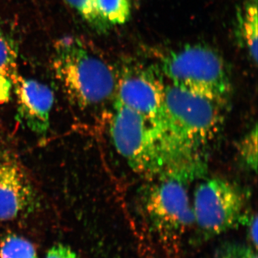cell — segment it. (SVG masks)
Wrapping results in <instances>:
<instances>
[{
	"label": "cell",
	"instance_id": "6da1fadb",
	"mask_svg": "<svg viewBox=\"0 0 258 258\" xmlns=\"http://www.w3.org/2000/svg\"><path fill=\"white\" fill-rule=\"evenodd\" d=\"M225 106L166 83L156 130L165 155L166 169L201 171L202 151L218 133Z\"/></svg>",
	"mask_w": 258,
	"mask_h": 258
},
{
	"label": "cell",
	"instance_id": "7a4b0ae2",
	"mask_svg": "<svg viewBox=\"0 0 258 258\" xmlns=\"http://www.w3.org/2000/svg\"><path fill=\"white\" fill-rule=\"evenodd\" d=\"M52 64L70 102L81 111L94 109L115 98L118 74L82 39L68 36L57 40Z\"/></svg>",
	"mask_w": 258,
	"mask_h": 258
},
{
	"label": "cell",
	"instance_id": "3957f363",
	"mask_svg": "<svg viewBox=\"0 0 258 258\" xmlns=\"http://www.w3.org/2000/svg\"><path fill=\"white\" fill-rule=\"evenodd\" d=\"M169 84L200 95L225 106L232 86L228 70L221 56L202 44H187L160 57L158 64Z\"/></svg>",
	"mask_w": 258,
	"mask_h": 258
},
{
	"label": "cell",
	"instance_id": "277c9868",
	"mask_svg": "<svg viewBox=\"0 0 258 258\" xmlns=\"http://www.w3.org/2000/svg\"><path fill=\"white\" fill-rule=\"evenodd\" d=\"M196 176L181 169H167L144 190L141 206L144 217L161 235H181L195 223L187 183Z\"/></svg>",
	"mask_w": 258,
	"mask_h": 258
},
{
	"label": "cell",
	"instance_id": "5b68a950",
	"mask_svg": "<svg viewBox=\"0 0 258 258\" xmlns=\"http://www.w3.org/2000/svg\"><path fill=\"white\" fill-rule=\"evenodd\" d=\"M110 134L115 150L135 172L154 178L165 170L160 137L144 115L114 101Z\"/></svg>",
	"mask_w": 258,
	"mask_h": 258
},
{
	"label": "cell",
	"instance_id": "8992f818",
	"mask_svg": "<svg viewBox=\"0 0 258 258\" xmlns=\"http://www.w3.org/2000/svg\"><path fill=\"white\" fill-rule=\"evenodd\" d=\"M195 223L207 235H217L242 225L247 216V197L228 180L208 178L197 186L193 197Z\"/></svg>",
	"mask_w": 258,
	"mask_h": 258
},
{
	"label": "cell",
	"instance_id": "52a82bcc",
	"mask_svg": "<svg viewBox=\"0 0 258 258\" xmlns=\"http://www.w3.org/2000/svg\"><path fill=\"white\" fill-rule=\"evenodd\" d=\"M117 79L115 102L140 113L157 126L164 103L166 83L157 66L129 60Z\"/></svg>",
	"mask_w": 258,
	"mask_h": 258
},
{
	"label": "cell",
	"instance_id": "ba28073f",
	"mask_svg": "<svg viewBox=\"0 0 258 258\" xmlns=\"http://www.w3.org/2000/svg\"><path fill=\"white\" fill-rule=\"evenodd\" d=\"M36 191L23 166L13 158H0V220L11 221L35 206Z\"/></svg>",
	"mask_w": 258,
	"mask_h": 258
},
{
	"label": "cell",
	"instance_id": "9c48e42d",
	"mask_svg": "<svg viewBox=\"0 0 258 258\" xmlns=\"http://www.w3.org/2000/svg\"><path fill=\"white\" fill-rule=\"evenodd\" d=\"M13 92L16 98L19 121L36 135H46L54 103L52 90L36 80L19 76Z\"/></svg>",
	"mask_w": 258,
	"mask_h": 258
},
{
	"label": "cell",
	"instance_id": "30bf717a",
	"mask_svg": "<svg viewBox=\"0 0 258 258\" xmlns=\"http://www.w3.org/2000/svg\"><path fill=\"white\" fill-rule=\"evenodd\" d=\"M18 76V54L0 29V104L10 101Z\"/></svg>",
	"mask_w": 258,
	"mask_h": 258
},
{
	"label": "cell",
	"instance_id": "8fae6325",
	"mask_svg": "<svg viewBox=\"0 0 258 258\" xmlns=\"http://www.w3.org/2000/svg\"><path fill=\"white\" fill-rule=\"evenodd\" d=\"M242 40L254 64L257 62V3H249L240 18Z\"/></svg>",
	"mask_w": 258,
	"mask_h": 258
},
{
	"label": "cell",
	"instance_id": "7c38bea8",
	"mask_svg": "<svg viewBox=\"0 0 258 258\" xmlns=\"http://www.w3.org/2000/svg\"><path fill=\"white\" fill-rule=\"evenodd\" d=\"M97 10L108 25H122L131 16L129 0H95Z\"/></svg>",
	"mask_w": 258,
	"mask_h": 258
},
{
	"label": "cell",
	"instance_id": "4fadbf2b",
	"mask_svg": "<svg viewBox=\"0 0 258 258\" xmlns=\"http://www.w3.org/2000/svg\"><path fill=\"white\" fill-rule=\"evenodd\" d=\"M0 258H38L33 244L14 234L7 235L0 242Z\"/></svg>",
	"mask_w": 258,
	"mask_h": 258
},
{
	"label": "cell",
	"instance_id": "5bb4252c",
	"mask_svg": "<svg viewBox=\"0 0 258 258\" xmlns=\"http://www.w3.org/2000/svg\"><path fill=\"white\" fill-rule=\"evenodd\" d=\"M74 8L81 18L88 24L98 30H104L108 26V24L102 19L97 10L95 0H66Z\"/></svg>",
	"mask_w": 258,
	"mask_h": 258
},
{
	"label": "cell",
	"instance_id": "9a60e30c",
	"mask_svg": "<svg viewBox=\"0 0 258 258\" xmlns=\"http://www.w3.org/2000/svg\"><path fill=\"white\" fill-rule=\"evenodd\" d=\"M241 160L249 169L256 172L257 168V127L254 128L244 136L239 147Z\"/></svg>",
	"mask_w": 258,
	"mask_h": 258
},
{
	"label": "cell",
	"instance_id": "2e32d148",
	"mask_svg": "<svg viewBox=\"0 0 258 258\" xmlns=\"http://www.w3.org/2000/svg\"><path fill=\"white\" fill-rule=\"evenodd\" d=\"M216 258H257V249L251 244L227 242L217 249Z\"/></svg>",
	"mask_w": 258,
	"mask_h": 258
},
{
	"label": "cell",
	"instance_id": "e0dca14e",
	"mask_svg": "<svg viewBox=\"0 0 258 258\" xmlns=\"http://www.w3.org/2000/svg\"><path fill=\"white\" fill-rule=\"evenodd\" d=\"M242 225H245L247 227V236L249 241L251 242V245L254 249H257V217L256 214L247 215L244 219Z\"/></svg>",
	"mask_w": 258,
	"mask_h": 258
},
{
	"label": "cell",
	"instance_id": "ac0fdd59",
	"mask_svg": "<svg viewBox=\"0 0 258 258\" xmlns=\"http://www.w3.org/2000/svg\"><path fill=\"white\" fill-rule=\"evenodd\" d=\"M45 258H78L71 247L62 244L52 246L47 252Z\"/></svg>",
	"mask_w": 258,
	"mask_h": 258
}]
</instances>
